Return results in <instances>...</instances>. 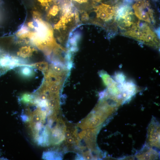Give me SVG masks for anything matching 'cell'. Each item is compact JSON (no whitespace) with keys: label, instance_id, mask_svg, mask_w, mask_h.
Wrapping results in <instances>:
<instances>
[{"label":"cell","instance_id":"cell-19","mask_svg":"<svg viewBox=\"0 0 160 160\" xmlns=\"http://www.w3.org/2000/svg\"><path fill=\"white\" fill-rule=\"evenodd\" d=\"M159 135L157 133H155L153 134L152 135V138L154 140H156L159 139Z\"/></svg>","mask_w":160,"mask_h":160},{"label":"cell","instance_id":"cell-26","mask_svg":"<svg viewBox=\"0 0 160 160\" xmlns=\"http://www.w3.org/2000/svg\"><path fill=\"white\" fill-rule=\"evenodd\" d=\"M135 0V1H138V0Z\"/></svg>","mask_w":160,"mask_h":160},{"label":"cell","instance_id":"cell-23","mask_svg":"<svg viewBox=\"0 0 160 160\" xmlns=\"http://www.w3.org/2000/svg\"><path fill=\"white\" fill-rule=\"evenodd\" d=\"M144 4H148L150 3L149 0H143Z\"/></svg>","mask_w":160,"mask_h":160},{"label":"cell","instance_id":"cell-9","mask_svg":"<svg viewBox=\"0 0 160 160\" xmlns=\"http://www.w3.org/2000/svg\"><path fill=\"white\" fill-rule=\"evenodd\" d=\"M132 7L137 8L141 10H143L145 8L144 3L141 0L137 1L136 3L133 5Z\"/></svg>","mask_w":160,"mask_h":160},{"label":"cell","instance_id":"cell-10","mask_svg":"<svg viewBox=\"0 0 160 160\" xmlns=\"http://www.w3.org/2000/svg\"><path fill=\"white\" fill-rule=\"evenodd\" d=\"M114 78L117 82L121 84L122 83L124 80V75L121 73H116L115 76Z\"/></svg>","mask_w":160,"mask_h":160},{"label":"cell","instance_id":"cell-22","mask_svg":"<svg viewBox=\"0 0 160 160\" xmlns=\"http://www.w3.org/2000/svg\"><path fill=\"white\" fill-rule=\"evenodd\" d=\"M144 4L145 7L147 9H149L151 7V5L150 3Z\"/></svg>","mask_w":160,"mask_h":160},{"label":"cell","instance_id":"cell-21","mask_svg":"<svg viewBox=\"0 0 160 160\" xmlns=\"http://www.w3.org/2000/svg\"><path fill=\"white\" fill-rule=\"evenodd\" d=\"M21 119L23 121H26L29 120V119L28 116L25 115H23L21 116Z\"/></svg>","mask_w":160,"mask_h":160},{"label":"cell","instance_id":"cell-8","mask_svg":"<svg viewBox=\"0 0 160 160\" xmlns=\"http://www.w3.org/2000/svg\"><path fill=\"white\" fill-rule=\"evenodd\" d=\"M31 52V50L29 47H23L20 49V55L23 57L28 56Z\"/></svg>","mask_w":160,"mask_h":160},{"label":"cell","instance_id":"cell-14","mask_svg":"<svg viewBox=\"0 0 160 160\" xmlns=\"http://www.w3.org/2000/svg\"><path fill=\"white\" fill-rule=\"evenodd\" d=\"M53 153L51 152L44 153L43 156V158L46 159H53Z\"/></svg>","mask_w":160,"mask_h":160},{"label":"cell","instance_id":"cell-25","mask_svg":"<svg viewBox=\"0 0 160 160\" xmlns=\"http://www.w3.org/2000/svg\"><path fill=\"white\" fill-rule=\"evenodd\" d=\"M97 2H99L101 0H95Z\"/></svg>","mask_w":160,"mask_h":160},{"label":"cell","instance_id":"cell-6","mask_svg":"<svg viewBox=\"0 0 160 160\" xmlns=\"http://www.w3.org/2000/svg\"><path fill=\"white\" fill-rule=\"evenodd\" d=\"M95 7L103 11L110 16L113 17L115 15V9L113 6L102 3Z\"/></svg>","mask_w":160,"mask_h":160},{"label":"cell","instance_id":"cell-11","mask_svg":"<svg viewBox=\"0 0 160 160\" xmlns=\"http://www.w3.org/2000/svg\"><path fill=\"white\" fill-rule=\"evenodd\" d=\"M21 72L22 74L25 76H29L32 73V70L30 68L24 67L21 69Z\"/></svg>","mask_w":160,"mask_h":160},{"label":"cell","instance_id":"cell-13","mask_svg":"<svg viewBox=\"0 0 160 160\" xmlns=\"http://www.w3.org/2000/svg\"><path fill=\"white\" fill-rule=\"evenodd\" d=\"M59 87L58 86L54 85L50 88V90L51 92L55 94H57L58 93Z\"/></svg>","mask_w":160,"mask_h":160},{"label":"cell","instance_id":"cell-16","mask_svg":"<svg viewBox=\"0 0 160 160\" xmlns=\"http://www.w3.org/2000/svg\"><path fill=\"white\" fill-rule=\"evenodd\" d=\"M148 10V14L150 15V17L153 23H155V20H154V18L153 17V10L151 9H147Z\"/></svg>","mask_w":160,"mask_h":160},{"label":"cell","instance_id":"cell-24","mask_svg":"<svg viewBox=\"0 0 160 160\" xmlns=\"http://www.w3.org/2000/svg\"><path fill=\"white\" fill-rule=\"evenodd\" d=\"M152 1L155 2H156L158 1V0H152Z\"/></svg>","mask_w":160,"mask_h":160},{"label":"cell","instance_id":"cell-1","mask_svg":"<svg viewBox=\"0 0 160 160\" xmlns=\"http://www.w3.org/2000/svg\"><path fill=\"white\" fill-rule=\"evenodd\" d=\"M81 23L79 13L77 9L71 2L65 4L62 13L54 25L58 41L67 44L70 33Z\"/></svg>","mask_w":160,"mask_h":160},{"label":"cell","instance_id":"cell-2","mask_svg":"<svg viewBox=\"0 0 160 160\" xmlns=\"http://www.w3.org/2000/svg\"><path fill=\"white\" fill-rule=\"evenodd\" d=\"M28 26L33 28L36 31L33 39L44 45L47 44L52 40V32L48 25L44 21L34 19L32 22L28 23Z\"/></svg>","mask_w":160,"mask_h":160},{"label":"cell","instance_id":"cell-15","mask_svg":"<svg viewBox=\"0 0 160 160\" xmlns=\"http://www.w3.org/2000/svg\"><path fill=\"white\" fill-rule=\"evenodd\" d=\"M30 95H24L22 98V100L24 102L27 103L30 101Z\"/></svg>","mask_w":160,"mask_h":160},{"label":"cell","instance_id":"cell-4","mask_svg":"<svg viewBox=\"0 0 160 160\" xmlns=\"http://www.w3.org/2000/svg\"><path fill=\"white\" fill-rule=\"evenodd\" d=\"M46 114L45 111L40 110H37L31 114L30 121L31 127H33L37 123H41L45 119Z\"/></svg>","mask_w":160,"mask_h":160},{"label":"cell","instance_id":"cell-5","mask_svg":"<svg viewBox=\"0 0 160 160\" xmlns=\"http://www.w3.org/2000/svg\"><path fill=\"white\" fill-rule=\"evenodd\" d=\"M143 31L144 36V41L151 44H154L155 42H158L155 33L150 28Z\"/></svg>","mask_w":160,"mask_h":160},{"label":"cell","instance_id":"cell-20","mask_svg":"<svg viewBox=\"0 0 160 160\" xmlns=\"http://www.w3.org/2000/svg\"><path fill=\"white\" fill-rule=\"evenodd\" d=\"M159 39H160V27H158L154 31Z\"/></svg>","mask_w":160,"mask_h":160},{"label":"cell","instance_id":"cell-17","mask_svg":"<svg viewBox=\"0 0 160 160\" xmlns=\"http://www.w3.org/2000/svg\"><path fill=\"white\" fill-rule=\"evenodd\" d=\"M71 1H73L79 4H82L87 3L88 0H70Z\"/></svg>","mask_w":160,"mask_h":160},{"label":"cell","instance_id":"cell-3","mask_svg":"<svg viewBox=\"0 0 160 160\" xmlns=\"http://www.w3.org/2000/svg\"><path fill=\"white\" fill-rule=\"evenodd\" d=\"M95 130L93 129H87L81 131L78 135L79 139L84 140L87 147L91 146L92 140L94 137Z\"/></svg>","mask_w":160,"mask_h":160},{"label":"cell","instance_id":"cell-7","mask_svg":"<svg viewBox=\"0 0 160 160\" xmlns=\"http://www.w3.org/2000/svg\"><path fill=\"white\" fill-rule=\"evenodd\" d=\"M134 11L135 15L139 19L148 23H151V20L147 12L143 10L139 9L134 10Z\"/></svg>","mask_w":160,"mask_h":160},{"label":"cell","instance_id":"cell-18","mask_svg":"<svg viewBox=\"0 0 160 160\" xmlns=\"http://www.w3.org/2000/svg\"><path fill=\"white\" fill-rule=\"evenodd\" d=\"M150 157V154L148 153H145L143 156V159H148Z\"/></svg>","mask_w":160,"mask_h":160},{"label":"cell","instance_id":"cell-12","mask_svg":"<svg viewBox=\"0 0 160 160\" xmlns=\"http://www.w3.org/2000/svg\"><path fill=\"white\" fill-rule=\"evenodd\" d=\"M35 66L37 68L41 70H45L47 67V63H39L36 64Z\"/></svg>","mask_w":160,"mask_h":160}]
</instances>
